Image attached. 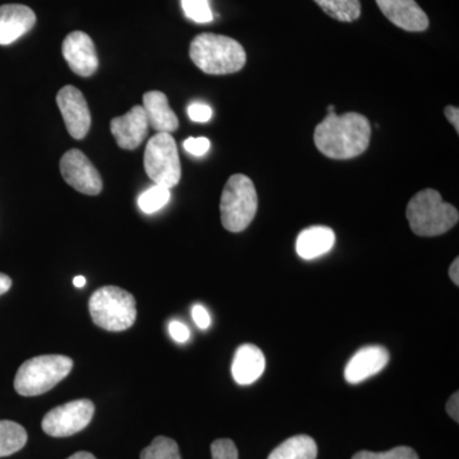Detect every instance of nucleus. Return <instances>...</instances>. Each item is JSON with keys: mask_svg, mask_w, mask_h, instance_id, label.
Wrapping results in <instances>:
<instances>
[{"mask_svg": "<svg viewBox=\"0 0 459 459\" xmlns=\"http://www.w3.org/2000/svg\"><path fill=\"white\" fill-rule=\"evenodd\" d=\"M370 138V122L358 113L338 117L331 111L314 132V142L319 152L333 160H350L362 155L369 147Z\"/></svg>", "mask_w": 459, "mask_h": 459, "instance_id": "f257e3e1", "label": "nucleus"}, {"mask_svg": "<svg viewBox=\"0 0 459 459\" xmlns=\"http://www.w3.org/2000/svg\"><path fill=\"white\" fill-rule=\"evenodd\" d=\"M189 56L202 72L213 75L237 74L247 63V53L240 42L216 33L195 36Z\"/></svg>", "mask_w": 459, "mask_h": 459, "instance_id": "f03ea898", "label": "nucleus"}, {"mask_svg": "<svg viewBox=\"0 0 459 459\" xmlns=\"http://www.w3.org/2000/svg\"><path fill=\"white\" fill-rule=\"evenodd\" d=\"M406 217L413 234L422 238L439 237L457 225V208L444 202L437 190L425 189L413 195L407 205Z\"/></svg>", "mask_w": 459, "mask_h": 459, "instance_id": "7ed1b4c3", "label": "nucleus"}, {"mask_svg": "<svg viewBox=\"0 0 459 459\" xmlns=\"http://www.w3.org/2000/svg\"><path fill=\"white\" fill-rule=\"evenodd\" d=\"M72 369L74 360L68 356H36L21 365L14 377V388L23 397L44 394L65 380Z\"/></svg>", "mask_w": 459, "mask_h": 459, "instance_id": "20e7f679", "label": "nucleus"}, {"mask_svg": "<svg viewBox=\"0 0 459 459\" xmlns=\"http://www.w3.org/2000/svg\"><path fill=\"white\" fill-rule=\"evenodd\" d=\"M89 307L93 323L105 331H126L137 319L134 296L120 287H101L91 296Z\"/></svg>", "mask_w": 459, "mask_h": 459, "instance_id": "39448f33", "label": "nucleus"}, {"mask_svg": "<svg viewBox=\"0 0 459 459\" xmlns=\"http://www.w3.org/2000/svg\"><path fill=\"white\" fill-rule=\"evenodd\" d=\"M220 211L223 228L230 232L244 231L253 222L258 211V195L250 178L243 174L230 178L223 188Z\"/></svg>", "mask_w": 459, "mask_h": 459, "instance_id": "423d86ee", "label": "nucleus"}, {"mask_svg": "<svg viewBox=\"0 0 459 459\" xmlns=\"http://www.w3.org/2000/svg\"><path fill=\"white\" fill-rule=\"evenodd\" d=\"M144 170L155 186L171 189L179 184L181 165L177 142L169 133H157L144 151Z\"/></svg>", "mask_w": 459, "mask_h": 459, "instance_id": "0eeeda50", "label": "nucleus"}, {"mask_svg": "<svg viewBox=\"0 0 459 459\" xmlns=\"http://www.w3.org/2000/svg\"><path fill=\"white\" fill-rule=\"evenodd\" d=\"M95 415V404L90 400L68 402L49 411L42 419V430L54 437H68L89 427Z\"/></svg>", "mask_w": 459, "mask_h": 459, "instance_id": "6e6552de", "label": "nucleus"}, {"mask_svg": "<svg viewBox=\"0 0 459 459\" xmlns=\"http://www.w3.org/2000/svg\"><path fill=\"white\" fill-rule=\"evenodd\" d=\"M63 179L86 195H98L102 190V179L89 157L80 150H69L60 160Z\"/></svg>", "mask_w": 459, "mask_h": 459, "instance_id": "1a4fd4ad", "label": "nucleus"}, {"mask_svg": "<svg viewBox=\"0 0 459 459\" xmlns=\"http://www.w3.org/2000/svg\"><path fill=\"white\" fill-rule=\"evenodd\" d=\"M56 104L66 129L74 140H83L91 128V113L86 99L74 86H65L57 92Z\"/></svg>", "mask_w": 459, "mask_h": 459, "instance_id": "9d476101", "label": "nucleus"}, {"mask_svg": "<svg viewBox=\"0 0 459 459\" xmlns=\"http://www.w3.org/2000/svg\"><path fill=\"white\" fill-rule=\"evenodd\" d=\"M62 53L74 74L81 77H91L98 71V54L93 41L87 33H69L63 41Z\"/></svg>", "mask_w": 459, "mask_h": 459, "instance_id": "9b49d317", "label": "nucleus"}, {"mask_svg": "<svg viewBox=\"0 0 459 459\" xmlns=\"http://www.w3.org/2000/svg\"><path fill=\"white\" fill-rule=\"evenodd\" d=\"M117 146L133 151L141 146L148 134V122L143 107L135 105L123 117H114L110 124Z\"/></svg>", "mask_w": 459, "mask_h": 459, "instance_id": "f8f14e48", "label": "nucleus"}, {"mask_svg": "<svg viewBox=\"0 0 459 459\" xmlns=\"http://www.w3.org/2000/svg\"><path fill=\"white\" fill-rule=\"evenodd\" d=\"M380 12L394 25L404 31L422 32L428 30L429 18L415 0H376Z\"/></svg>", "mask_w": 459, "mask_h": 459, "instance_id": "ddd939ff", "label": "nucleus"}, {"mask_svg": "<svg viewBox=\"0 0 459 459\" xmlns=\"http://www.w3.org/2000/svg\"><path fill=\"white\" fill-rule=\"evenodd\" d=\"M389 361V352L385 347L369 346L352 356L344 369V379L351 385L364 382L385 369Z\"/></svg>", "mask_w": 459, "mask_h": 459, "instance_id": "4468645a", "label": "nucleus"}, {"mask_svg": "<svg viewBox=\"0 0 459 459\" xmlns=\"http://www.w3.org/2000/svg\"><path fill=\"white\" fill-rule=\"evenodd\" d=\"M36 14L22 4L0 7V45H11L26 35L35 26Z\"/></svg>", "mask_w": 459, "mask_h": 459, "instance_id": "2eb2a0df", "label": "nucleus"}, {"mask_svg": "<svg viewBox=\"0 0 459 459\" xmlns=\"http://www.w3.org/2000/svg\"><path fill=\"white\" fill-rule=\"evenodd\" d=\"M265 368V358L262 350L255 344H243L235 352L231 373L235 382L249 385L261 377Z\"/></svg>", "mask_w": 459, "mask_h": 459, "instance_id": "dca6fc26", "label": "nucleus"}, {"mask_svg": "<svg viewBox=\"0 0 459 459\" xmlns=\"http://www.w3.org/2000/svg\"><path fill=\"white\" fill-rule=\"evenodd\" d=\"M143 108L148 126H152L156 132L171 134L179 128V119L169 105L165 93L160 91L144 93Z\"/></svg>", "mask_w": 459, "mask_h": 459, "instance_id": "f3484780", "label": "nucleus"}, {"mask_svg": "<svg viewBox=\"0 0 459 459\" xmlns=\"http://www.w3.org/2000/svg\"><path fill=\"white\" fill-rule=\"evenodd\" d=\"M334 241L336 235L333 230L325 226H314L300 232L296 241V252L300 258L310 261L328 253L333 247Z\"/></svg>", "mask_w": 459, "mask_h": 459, "instance_id": "a211bd4d", "label": "nucleus"}, {"mask_svg": "<svg viewBox=\"0 0 459 459\" xmlns=\"http://www.w3.org/2000/svg\"><path fill=\"white\" fill-rule=\"evenodd\" d=\"M318 446L309 435L289 437L271 452L268 459H316Z\"/></svg>", "mask_w": 459, "mask_h": 459, "instance_id": "6ab92c4d", "label": "nucleus"}, {"mask_svg": "<svg viewBox=\"0 0 459 459\" xmlns=\"http://www.w3.org/2000/svg\"><path fill=\"white\" fill-rule=\"evenodd\" d=\"M26 443L25 428L9 420H0V458L20 452Z\"/></svg>", "mask_w": 459, "mask_h": 459, "instance_id": "aec40b11", "label": "nucleus"}, {"mask_svg": "<svg viewBox=\"0 0 459 459\" xmlns=\"http://www.w3.org/2000/svg\"><path fill=\"white\" fill-rule=\"evenodd\" d=\"M329 17L341 22H353L361 16L360 0H314Z\"/></svg>", "mask_w": 459, "mask_h": 459, "instance_id": "412c9836", "label": "nucleus"}, {"mask_svg": "<svg viewBox=\"0 0 459 459\" xmlns=\"http://www.w3.org/2000/svg\"><path fill=\"white\" fill-rule=\"evenodd\" d=\"M141 459H181L179 446L170 437H157L142 451Z\"/></svg>", "mask_w": 459, "mask_h": 459, "instance_id": "4be33fe9", "label": "nucleus"}, {"mask_svg": "<svg viewBox=\"0 0 459 459\" xmlns=\"http://www.w3.org/2000/svg\"><path fill=\"white\" fill-rule=\"evenodd\" d=\"M170 189L165 186H155L142 193L138 198V205L144 213H155L161 210L170 201Z\"/></svg>", "mask_w": 459, "mask_h": 459, "instance_id": "5701e85b", "label": "nucleus"}, {"mask_svg": "<svg viewBox=\"0 0 459 459\" xmlns=\"http://www.w3.org/2000/svg\"><path fill=\"white\" fill-rule=\"evenodd\" d=\"M184 13L197 23H208L213 20L210 0H181Z\"/></svg>", "mask_w": 459, "mask_h": 459, "instance_id": "b1692460", "label": "nucleus"}, {"mask_svg": "<svg viewBox=\"0 0 459 459\" xmlns=\"http://www.w3.org/2000/svg\"><path fill=\"white\" fill-rule=\"evenodd\" d=\"M351 459H420L418 453L410 446H395L391 451L370 452L360 451L356 453Z\"/></svg>", "mask_w": 459, "mask_h": 459, "instance_id": "393cba45", "label": "nucleus"}, {"mask_svg": "<svg viewBox=\"0 0 459 459\" xmlns=\"http://www.w3.org/2000/svg\"><path fill=\"white\" fill-rule=\"evenodd\" d=\"M212 459H238L237 446L231 439H217L211 446Z\"/></svg>", "mask_w": 459, "mask_h": 459, "instance_id": "a878e982", "label": "nucleus"}, {"mask_svg": "<svg viewBox=\"0 0 459 459\" xmlns=\"http://www.w3.org/2000/svg\"><path fill=\"white\" fill-rule=\"evenodd\" d=\"M211 142L208 138L199 137L193 138L190 137L188 140L184 141V148H186V152H189L190 155L193 156H204L210 150Z\"/></svg>", "mask_w": 459, "mask_h": 459, "instance_id": "bb28decb", "label": "nucleus"}, {"mask_svg": "<svg viewBox=\"0 0 459 459\" xmlns=\"http://www.w3.org/2000/svg\"><path fill=\"white\" fill-rule=\"evenodd\" d=\"M188 115L193 122L207 123L212 117V108L202 102H195V104L189 105Z\"/></svg>", "mask_w": 459, "mask_h": 459, "instance_id": "cd10ccee", "label": "nucleus"}, {"mask_svg": "<svg viewBox=\"0 0 459 459\" xmlns=\"http://www.w3.org/2000/svg\"><path fill=\"white\" fill-rule=\"evenodd\" d=\"M169 333L177 342L184 343L189 340L190 332L188 327L179 320H172L169 325Z\"/></svg>", "mask_w": 459, "mask_h": 459, "instance_id": "c85d7f7f", "label": "nucleus"}, {"mask_svg": "<svg viewBox=\"0 0 459 459\" xmlns=\"http://www.w3.org/2000/svg\"><path fill=\"white\" fill-rule=\"evenodd\" d=\"M193 319H195V325L201 329H207L211 325L210 313L207 312L205 307L202 305H195L192 310Z\"/></svg>", "mask_w": 459, "mask_h": 459, "instance_id": "c756f323", "label": "nucleus"}, {"mask_svg": "<svg viewBox=\"0 0 459 459\" xmlns=\"http://www.w3.org/2000/svg\"><path fill=\"white\" fill-rule=\"evenodd\" d=\"M446 413H448L449 416L453 420H455V422H459V394L458 392H455V394L451 395V398H449L448 402H446Z\"/></svg>", "mask_w": 459, "mask_h": 459, "instance_id": "7c9ffc66", "label": "nucleus"}, {"mask_svg": "<svg viewBox=\"0 0 459 459\" xmlns=\"http://www.w3.org/2000/svg\"><path fill=\"white\" fill-rule=\"evenodd\" d=\"M444 115H446V119L449 120V123L452 124L453 126H455V132H457V134L459 133V108L455 107H452V105H449V107H446L444 108Z\"/></svg>", "mask_w": 459, "mask_h": 459, "instance_id": "2f4dec72", "label": "nucleus"}, {"mask_svg": "<svg viewBox=\"0 0 459 459\" xmlns=\"http://www.w3.org/2000/svg\"><path fill=\"white\" fill-rule=\"evenodd\" d=\"M449 277L455 285H459V258H455L449 268Z\"/></svg>", "mask_w": 459, "mask_h": 459, "instance_id": "473e14b6", "label": "nucleus"}, {"mask_svg": "<svg viewBox=\"0 0 459 459\" xmlns=\"http://www.w3.org/2000/svg\"><path fill=\"white\" fill-rule=\"evenodd\" d=\"M12 287V280L11 277L7 276V274L0 273V296L4 295L5 292H8Z\"/></svg>", "mask_w": 459, "mask_h": 459, "instance_id": "72a5a7b5", "label": "nucleus"}, {"mask_svg": "<svg viewBox=\"0 0 459 459\" xmlns=\"http://www.w3.org/2000/svg\"><path fill=\"white\" fill-rule=\"evenodd\" d=\"M66 459H98L95 455H91L89 452H77L74 455Z\"/></svg>", "mask_w": 459, "mask_h": 459, "instance_id": "f704fd0d", "label": "nucleus"}, {"mask_svg": "<svg viewBox=\"0 0 459 459\" xmlns=\"http://www.w3.org/2000/svg\"><path fill=\"white\" fill-rule=\"evenodd\" d=\"M86 279H84L83 276H77V277H74V285L75 287H78V289H81V287H83L84 285H86Z\"/></svg>", "mask_w": 459, "mask_h": 459, "instance_id": "c9c22d12", "label": "nucleus"}, {"mask_svg": "<svg viewBox=\"0 0 459 459\" xmlns=\"http://www.w3.org/2000/svg\"><path fill=\"white\" fill-rule=\"evenodd\" d=\"M334 108H334L333 105H329L328 113H331V111H334Z\"/></svg>", "mask_w": 459, "mask_h": 459, "instance_id": "e433bc0d", "label": "nucleus"}]
</instances>
